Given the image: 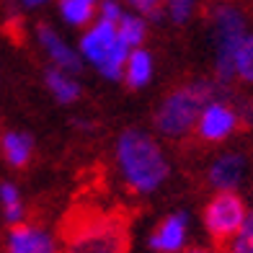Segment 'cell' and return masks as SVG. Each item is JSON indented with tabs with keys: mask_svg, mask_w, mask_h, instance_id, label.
<instances>
[{
	"mask_svg": "<svg viewBox=\"0 0 253 253\" xmlns=\"http://www.w3.org/2000/svg\"><path fill=\"white\" fill-rule=\"evenodd\" d=\"M117 168L132 194H155L170 176V163L153 134L142 129H124L117 137Z\"/></svg>",
	"mask_w": 253,
	"mask_h": 253,
	"instance_id": "obj_1",
	"label": "cell"
},
{
	"mask_svg": "<svg viewBox=\"0 0 253 253\" xmlns=\"http://www.w3.org/2000/svg\"><path fill=\"white\" fill-rule=\"evenodd\" d=\"M132 230L122 212H78L62 227L60 253H129Z\"/></svg>",
	"mask_w": 253,
	"mask_h": 253,
	"instance_id": "obj_2",
	"label": "cell"
},
{
	"mask_svg": "<svg viewBox=\"0 0 253 253\" xmlns=\"http://www.w3.org/2000/svg\"><path fill=\"white\" fill-rule=\"evenodd\" d=\"M227 93V85L220 80L210 78H194L183 85H176L170 93L163 96L153 114L155 132L166 140H183V137L194 134V126L202 109L212 98H220Z\"/></svg>",
	"mask_w": 253,
	"mask_h": 253,
	"instance_id": "obj_3",
	"label": "cell"
},
{
	"mask_svg": "<svg viewBox=\"0 0 253 253\" xmlns=\"http://www.w3.org/2000/svg\"><path fill=\"white\" fill-rule=\"evenodd\" d=\"M210 29H212V47H214V80L230 85L235 80V52L238 44L248 34L246 10L230 0H214L210 5Z\"/></svg>",
	"mask_w": 253,
	"mask_h": 253,
	"instance_id": "obj_4",
	"label": "cell"
},
{
	"mask_svg": "<svg viewBox=\"0 0 253 253\" xmlns=\"http://www.w3.org/2000/svg\"><path fill=\"white\" fill-rule=\"evenodd\" d=\"M80 57H85L106 80H122L129 47L119 39L117 24L98 18L80 37Z\"/></svg>",
	"mask_w": 253,
	"mask_h": 253,
	"instance_id": "obj_5",
	"label": "cell"
},
{
	"mask_svg": "<svg viewBox=\"0 0 253 253\" xmlns=\"http://www.w3.org/2000/svg\"><path fill=\"white\" fill-rule=\"evenodd\" d=\"M248 212H251V207L238 191H214L202 207L204 233L210 235L212 243L227 246L235 238L238 230L243 227Z\"/></svg>",
	"mask_w": 253,
	"mask_h": 253,
	"instance_id": "obj_6",
	"label": "cell"
},
{
	"mask_svg": "<svg viewBox=\"0 0 253 253\" xmlns=\"http://www.w3.org/2000/svg\"><path fill=\"white\" fill-rule=\"evenodd\" d=\"M240 126L243 124H240L235 101L230 98V93H225L220 98H212L202 109L197 126H194V134H197L202 142H225L240 129Z\"/></svg>",
	"mask_w": 253,
	"mask_h": 253,
	"instance_id": "obj_7",
	"label": "cell"
},
{
	"mask_svg": "<svg viewBox=\"0 0 253 253\" xmlns=\"http://www.w3.org/2000/svg\"><path fill=\"white\" fill-rule=\"evenodd\" d=\"M189 235H191V214L186 210H176L168 212L153 227L147 246L153 253H183L189 248Z\"/></svg>",
	"mask_w": 253,
	"mask_h": 253,
	"instance_id": "obj_8",
	"label": "cell"
},
{
	"mask_svg": "<svg viewBox=\"0 0 253 253\" xmlns=\"http://www.w3.org/2000/svg\"><path fill=\"white\" fill-rule=\"evenodd\" d=\"M3 253H60V238L37 222H18L8 227Z\"/></svg>",
	"mask_w": 253,
	"mask_h": 253,
	"instance_id": "obj_9",
	"label": "cell"
},
{
	"mask_svg": "<svg viewBox=\"0 0 253 253\" xmlns=\"http://www.w3.org/2000/svg\"><path fill=\"white\" fill-rule=\"evenodd\" d=\"M246 170H248L246 155L227 150L210 163V168H207V183L212 186V191H238L240 183L246 181Z\"/></svg>",
	"mask_w": 253,
	"mask_h": 253,
	"instance_id": "obj_10",
	"label": "cell"
},
{
	"mask_svg": "<svg viewBox=\"0 0 253 253\" xmlns=\"http://www.w3.org/2000/svg\"><path fill=\"white\" fill-rule=\"evenodd\" d=\"M37 39H39L44 54L49 57V62L54 67L67 70L73 75H78L80 70H83V57H80V52H75L49 24H39L37 26Z\"/></svg>",
	"mask_w": 253,
	"mask_h": 253,
	"instance_id": "obj_11",
	"label": "cell"
},
{
	"mask_svg": "<svg viewBox=\"0 0 253 253\" xmlns=\"http://www.w3.org/2000/svg\"><path fill=\"white\" fill-rule=\"evenodd\" d=\"M0 155L8 166L13 168H26L34 158V137L26 132L8 129L0 134Z\"/></svg>",
	"mask_w": 253,
	"mask_h": 253,
	"instance_id": "obj_12",
	"label": "cell"
},
{
	"mask_svg": "<svg viewBox=\"0 0 253 253\" xmlns=\"http://www.w3.org/2000/svg\"><path fill=\"white\" fill-rule=\"evenodd\" d=\"M155 73V62H153V54L147 52L145 47H134L129 49V57H126V65H124V83L129 85L132 90H140L153 80Z\"/></svg>",
	"mask_w": 253,
	"mask_h": 253,
	"instance_id": "obj_13",
	"label": "cell"
},
{
	"mask_svg": "<svg viewBox=\"0 0 253 253\" xmlns=\"http://www.w3.org/2000/svg\"><path fill=\"white\" fill-rule=\"evenodd\" d=\"M44 85H47V90L54 96V101L62 103V106L75 103L80 98V93H83V88H80V83L75 80V75L67 73V70H60V67H54V65L44 70Z\"/></svg>",
	"mask_w": 253,
	"mask_h": 253,
	"instance_id": "obj_14",
	"label": "cell"
},
{
	"mask_svg": "<svg viewBox=\"0 0 253 253\" xmlns=\"http://www.w3.org/2000/svg\"><path fill=\"white\" fill-rule=\"evenodd\" d=\"M101 0H57V10L70 26L88 29L98 16Z\"/></svg>",
	"mask_w": 253,
	"mask_h": 253,
	"instance_id": "obj_15",
	"label": "cell"
},
{
	"mask_svg": "<svg viewBox=\"0 0 253 253\" xmlns=\"http://www.w3.org/2000/svg\"><path fill=\"white\" fill-rule=\"evenodd\" d=\"M0 212H3V222L8 227L26 222V204L21 197V189L13 181H0Z\"/></svg>",
	"mask_w": 253,
	"mask_h": 253,
	"instance_id": "obj_16",
	"label": "cell"
},
{
	"mask_svg": "<svg viewBox=\"0 0 253 253\" xmlns=\"http://www.w3.org/2000/svg\"><path fill=\"white\" fill-rule=\"evenodd\" d=\"M117 31H119V39L126 44L129 49L134 47H142V42L147 37V21L137 13H124L117 21Z\"/></svg>",
	"mask_w": 253,
	"mask_h": 253,
	"instance_id": "obj_17",
	"label": "cell"
},
{
	"mask_svg": "<svg viewBox=\"0 0 253 253\" xmlns=\"http://www.w3.org/2000/svg\"><path fill=\"white\" fill-rule=\"evenodd\" d=\"M233 67H235V80H240L246 85H253V31H248L243 42L238 44Z\"/></svg>",
	"mask_w": 253,
	"mask_h": 253,
	"instance_id": "obj_18",
	"label": "cell"
},
{
	"mask_svg": "<svg viewBox=\"0 0 253 253\" xmlns=\"http://www.w3.org/2000/svg\"><path fill=\"white\" fill-rule=\"evenodd\" d=\"M225 253H253V210L248 212L246 222L235 233V238L225 246Z\"/></svg>",
	"mask_w": 253,
	"mask_h": 253,
	"instance_id": "obj_19",
	"label": "cell"
},
{
	"mask_svg": "<svg viewBox=\"0 0 253 253\" xmlns=\"http://www.w3.org/2000/svg\"><path fill=\"white\" fill-rule=\"evenodd\" d=\"M197 5H199V0H166V13L176 26H183L197 13Z\"/></svg>",
	"mask_w": 253,
	"mask_h": 253,
	"instance_id": "obj_20",
	"label": "cell"
},
{
	"mask_svg": "<svg viewBox=\"0 0 253 253\" xmlns=\"http://www.w3.org/2000/svg\"><path fill=\"white\" fill-rule=\"evenodd\" d=\"M129 5L145 21H160L166 13V0H129Z\"/></svg>",
	"mask_w": 253,
	"mask_h": 253,
	"instance_id": "obj_21",
	"label": "cell"
},
{
	"mask_svg": "<svg viewBox=\"0 0 253 253\" xmlns=\"http://www.w3.org/2000/svg\"><path fill=\"white\" fill-rule=\"evenodd\" d=\"M122 16H124V8L117 3V0H103V3L98 5V18H103V21L117 24Z\"/></svg>",
	"mask_w": 253,
	"mask_h": 253,
	"instance_id": "obj_22",
	"label": "cell"
},
{
	"mask_svg": "<svg viewBox=\"0 0 253 253\" xmlns=\"http://www.w3.org/2000/svg\"><path fill=\"white\" fill-rule=\"evenodd\" d=\"M183 253H222V251H217V248H207V246H194V248H186Z\"/></svg>",
	"mask_w": 253,
	"mask_h": 253,
	"instance_id": "obj_23",
	"label": "cell"
},
{
	"mask_svg": "<svg viewBox=\"0 0 253 253\" xmlns=\"http://www.w3.org/2000/svg\"><path fill=\"white\" fill-rule=\"evenodd\" d=\"M21 3H24L26 8H37V5H44L47 0H21Z\"/></svg>",
	"mask_w": 253,
	"mask_h": 253,
	"instance_id": "obj_24",
	"label": "cell"
},
{
	"mask_svg": "<svg viewBox=\"0 0 253 253\" xmlns=\"http://www.w3.org/2000/svg\"><path fill=\"white\" fill-rule=\"evenodd\" d=\"M251 199H253V189H251Z\"/></svg>",
	"mask_w": 253,
	"mask_h": 253,
	"instance_id": "obj_25",
	"label": "cell"
}]
</instances>
